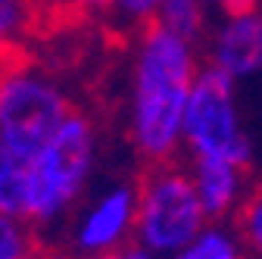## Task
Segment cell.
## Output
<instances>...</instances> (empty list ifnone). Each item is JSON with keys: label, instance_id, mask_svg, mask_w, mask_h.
<instances>
[{"label": "cell", "instance_id": "6da1fadb", "mask_svg": "<svg viewBox=\"0 0 262 259\" xmlns=\"http://www.w3.org/2000/svg\"><path fill=\"white\" fill-rule=\"evenodd\" d=\"M200 66L196 44L159 22H147L141 28L131 69L128 132L144 166L172 163L178 156V147L184 144L187 97Z\"/></svg>", "mask_w": 262, "mask_h": 259}, {"label": "cell", "instance_id": "7a4b0ae2", "mask_svg": "<svg viewBox=\"0 0 262 259\" xmlns=\"http://www.w3.org/2000/svg\"><path fill=\"white\" fill-rule=\"evenodd\" d=\"M97 159V128L72 110L53 141L25 163V222L47 225L69 209L88 184Z\"/></svg>", "mask_w": 262, "mask_h": 259}, {"label": "cell", "instance_id": "3957f363", "mask_svg": "<svg viewBox=\"0 0 262 259\" xmlns=\"http://www.w3.org/2000/svg\"><path fill=\"white\" fill-rule=\"evenodd\" d=\"M206 222L190 172L178 166V159L144 169L138 178V215L131 231L135 247L156 259H169L200 238Z\"/></svg>", "mask_w": 262, "mask_h": 259}, {"label": "cell", "instance_id": "277c9868", "mask_svg": "<svg viewBox=\"0 0 262 259\" xmlns=\"http://www.w3.org/2000/svg\"><path fill=\"white\" fill-rule=\"evenodd\" d=\"M234 84L237 81L212 62L200 66L184 110V147L190 156H225L250 172L256 150L241 125Z\"/></svg>", "mask_w": 262, "mask_h": 259}, {"label": "cell", "instance_id": "5b68a950", "mask_svg": "<svg viewBox=\"0 0 262 259\" xmlns=\"http://www.w3.org/2000/svg\"><path fill=\"white\" fill-rule=\"evenodd\" d=\"M72 110V100L56 81L22 69L0 72V141L22 163L53 141Z\"/></svg>", "mask_w": 262, "mask_h": 259}, {"label": "cell", "instance_id": "8992f818", "mask_svg": "<svg viewBox=\"0 0 262 259\" xmlns=\"http://www.w3.org/2000/svg\"><path fill=\"white\" fill-rule=\"evenodd\" d=\"M138 215V184H113L97 197L75 225V247L84 256L122 250L128 234L135 231Z\"/></svg>", "mask_w": 262, "mask_h": 259}, {"label": "cell", "instance_id": "52a82bcc", "mask_svg": "<svg viewBox=\"0 0 262 259\" xmlns=\"http://www.w3.org/2000/svg\"><path fill=\"white\" fill-rule=\"evenodd\" d=\"M206 62L234 81L262 72V10L225 16L222 25L206 38Z\"/></svg>", "mask_w": 262, "mask_h": 259}, {"label": "cell", "instance_id": "ba28073f", "mask_svg": "<svg viewBox=\"0 0 262 259\" xmlns=\"http://www.w3.org/2000/svg\"><path fill=\"white\" fill-rule=\"evenodd\" d=\"M190 181L196 187V197L209 222L231 219L241 206L247 169L225 156H190Z\"/></svg>", "mask_w": 262, "mask_h": 259}, {"label": "cell", "instance_id": "9c48e42d", "mask_svg": "<svg viewBox=\"0 0 262 259\" xmlns=\"http://www.w3.org/2000/svg\"><path fill=\"white\" fill-rule=\"evenodd\" d=\"M219 0H162L153 22L166 25L190 44L206 41V16Z\"/></svg>", "mask_w": 262, "mask_h": 259}, {"label": "cell", "instance_id": "30bf717a", "mask_svg": "<svg viewBox=\"0 0 262 259\" xmlns=\"http://www.w3.org/2000/svg\"><path fill=\"white\" fill-rule=\"evenodd\" d=\"M0 215L25 222V163L0 141Z\"/></svg>", "mask_w": 262, "mask_h": 259}, {"label": "cell", "instance_id": "8fae6325", "mask_svg": "<svg viewBox=\"0 0 262 259\" xmlns=\"http://www.w3.org/2000/svg\"><path fill=\"white\" fill-rule=\"evenodd\" d=\"M169 259H244V247H241L237 234H231L222 225H212V228H203V234L187 250H181Z\"/></svg>", "mask_w": 262, "mask_h": 259}, {"label": "cell", "instance_id": "7c38bea8", "mask_svg": "<svg viewBox=\"0 0 262 259\" xmlns=\"http://www.w3.org/2000/svg\"><path fill=\"white\" fill-rule=\"evenodd\" d=\"M234 234L253 259H262V187H253L234 212Z\"/></svg>", "mask_w": 262, "mask_h": 259}, {"label": "cell", "instance_id": "4fadbf2b", "mask_svg": "<svg viewBox=\"0 0 262 259\" xmlns=\"http://www.w3.org/2000/svg\"><path fill=\"white\" fill-rule=\"evenodd\" d=\"M38 256L28 225L13 215H0V259H31Z\"/></svg>", "mask_w": 262, "mask_h": 259}, {"label": "cell", "instance_id": "5bb4252c", "mask_svg": "<svg viewBox=\"0 0 262 259\" xmlns=\"http://www.w3.org/2000/svg\"><path fill=\"white\" fill-rule=\"evenodd\" d=\"M31 22V0H0V53L22 35Z\"/></svg>", "mask_w": 262, "mask_h": 259}, {"label": "cell", "instance_id": "9a60e30c", "mask_svg": "<svg viewBox=\"0 0 262 259\" xmlns=\"http://www.w3.org/2000/svg\"><path fill=\"white\" fill-rule=\"evenodd\" d=\"M159 4L162 0H116V16L122 19V22H128V25H147V22H153L156 19V13H159Z\"/></svg>", "mask_w": 262, "mask_h": 259}, {"label": "cell", "instance_id": "2e32d148", "mask_svg": "<svg viewBox=\"0 0 262 259\" xmlns=\"http://www.w3.org/2000/svg\"><path fill=\"white\" fill-rule=\"evenodd\" d=\"M262 0H219V10L222 16H237V13H250V10H259Z\"/></svg>", "mask_w": 262, "mask_h": 259}, {"label": "cell", "instance_id": "e0dca14e", "mask_svg": "<svg viewBox=\"0 0 262 259\" xmlns=\"http://www.w3.org/2000/svg\"><path fill=\"white\" fill-rule=\"evenodd\" d=\"M78 4L88 7V10H113L116 0H78Z\"/></svg>", "mask_w": 262, "mask_h": 259}, {"label": "cell", "instance_id": "ac0fdd59", "mask_svg": "<svg viewBox=\"0 0 262 259\" xmlns=\"http://www.w3.org/2000/svg\"><path fill=\"white\" fill-rule=\"evenodd\" d=\"M125 259H156L153 253H147V250H141V247H135L131 244L128 250H125Z\"/></svg>", "mask_w": 262, "mask_h": 259}, {"label": "cell", "instance_id": "d6986e66", "mask_svg": "<svg viewBox=\"0 0 262 259\" xmlns=\"http://www.w3.org/2000/svg\"><path fill=\"white\" fill-rule=\"evenodd\" d=\"M88 259H125V250H110V253H94Z\"/></svg>", "mask_w": 262, "mask_h": 259}, {"label": "cell", "instance_id": "ffe728a7", "mask_svg": "<svg viewBox=\"0 0 262 259\" xmlns=\"http://www.w3.org/2000/svg\"><path fill=\"white\" fill-rule=\"evenodd\" d=\"M31 259H38V256H31Z\"/></svg>", "mask_w": 262, "mask_h": 259}]
</instances>
